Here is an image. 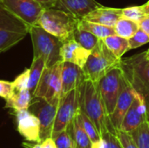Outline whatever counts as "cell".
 I'll use <instances>...</instances> for the list:
<instances>
[{"instance_id":"obj_1","label":"cell","mask_w":149,"mask_h":148,"mask_svg":"<svg viewBox=\"0 0 149 148\" xmlns=\"http://www.w3.org/2000/svg\"><path fill=\"white\" fill-rule=\"evenodd\" d=\"M79 108L95 125L102 138L108 131L114 132L101 97L99 82L86 80L79 86Z\"/></svg>"},{"instance_id":"obj_2","label":"cell","mask_w":149,"mask_h":148,"mask_svg":"<svg viewBox=\"0 0 149 148\" xmlns=\"http://www.w3.org/2000/svg\"><path fill=\"white\" fill-rule=\"evenodd\" d=\"M79 21L65 11L51 7L44 10L37 24L65 43L73 39V33Z\"/></svg>"},{"instance_id":"obj_3","label":"cell","mask_w":149,"mask_h":148,"mask_svg":"<svg viewBox=\"0 0 149 148\" xmlns=\"http://www.w3.org/2000/svg\"><path fill=\"white\" fill-rule=\"evenodd\" d=\"M121 59L118 58L100 39L97 45L91 51L83 71L86 80L99 82L110 70L120 65Z\"/></svg>"},{"instance_id":"obj_4","label":"cell","mask_w":149,"mask_h":148,"mask_svg":"<svg viewBox=\"0 0 149 148\" xmlns=\"http://www.w3.org/2000/svg\"><path fill=\"white\" fill-rule=\"evenodd\" d=\"M29 33L33 45V58H44L46 67H52L62 61L60 49L63 42L59 38L50 34L38 24L30 27Z\"/></svg>"},{"instance_id":"obj_5","label":"cell","mask_w":149,"mask_h":148,"mask_svg":"<svg viewBox=\"0 0 149 148\" xmlns=\"http://www.w3.org/2000/svg\"><path fill=\"white\" fill-rule=\"evenodd\" d=\"M29 30L30 26L0 3V53L20 42L29 33Z\"/></svg>"},{"instance_id":"obj_6","label":"cell","mask_w":149,"mask_h":148,"mask_svg":"<svg viewBox=\"0 0 149 148\" xmlns=\"http://www.w3.org/2000/svg\"><path fill=\"white\" fill-rule=\"evenodd\" d=\"M120 65L124 76L134 89L146 98L149 93V61L146 59L144 51L121 58Z\"/></svg>"},{"instance_id":"obj_7","label":"cell","mask_w":149,"mask_h":148,"mask_svg":"<svg viewBox=\"0 0 149 148\" xmlns=\"http://www.w3.org/2000/svg\"><path fill=\"white\" fill-rule=\"evenodd\" d=\"M123 70L121 68V65H119L110 70L99 81L101 97L105 104L109 119L114 111L116 102L121 90Z\"/></svg>"},{"instance_id":"obj_8","label":"cell","mask_w":149,"mask_h":148,"mask_svg":"<svg viewBox=\"0 0 149 148\" xmlns=\"http://www.w3.org/2000/svg\"><path fill=\"white\" fill-rule=\"evenodd\" d=\"M79 110V87L73 89L64 95L59 101L52 134L65 130L72 122Z\"/></svg>"},{"instance_id":"obj_9","label":"cell","mask_w":149,"mask_h":148,"mask_svg":"<svg viewBox=\"0 0 149 148\" xmlns=\"http://www.w3.org/2000/svg\"><path fill=\"white\" fill-rule=\"evenodd\" d=\"M58 104L36 98L31 103L29 111L38 117L40 123V143L48 138H52Z\"/></svg>"},{"instance_id":"obj_10","label":"cell","mask_w":149,"mask_h":148,"mask_svg":"<svg viewBox=\"0 0 149 148\" xmlns=\"http://www.w3.org/2000/svg\"><path fill=\"white\" fill-rule=\"evenodd\" d=\"M0 3L30 27L37 24L46 9L37 0H0Z\"/></svg>"},{"instance_id":"obj_11","label":"cell","mask_w":149,"mask_h":148,"mask_svg":"<svg viewBox=\"0 0 149 148\" xmlns=\"http://www.w3.org/2000/svg\"><path fill=\"white\" fill-rule=\"evenodd\" d=\"M148 120L146 98L136 90H134L133 102L127 112L120 130L133 133L145 121Z\"/></svg>"},{"instance_id":"obj_12","label":"cell","mask_w":149,"mask_h":148,"mask_svg":"<svg viewBox=\"0 0 149 148\" xmlns=\"http://www.w3.org/2000/svg\"><path fill=\"white\" fill-rule=\"evenodd\" d=\"M17 131L22 137L31 142L40 143V123L29 109L14 111Z\"/></svg>"},{"instance_id":"obj_13","label":"cell","mask_w":149,"mask_h":148,"mask_svg":"<svg viewBox=\"0 0 149 148\" xmlns=\"http://www.w3.org/2000/svg\"><path fill=\"white\" fill-rule=\"evenodd\" d=\"M134 87L124 76L123 73V80L122 86L119 95V98L116 102V106L113 114L110 116V122L114 131L120 130L124 117L128 111L134 99Z\"/></svg>"},{"instance_id":"obj_14","label":"cell","mask_w":149,"mask_h":148,"mask_svg":"<svg viewBox=\"0 0 149 148\" xmlns=\"http://www.w3.org/2000/svg\"><path fill=\"white\" fill-rule=\"evenodd\" d=\"M62 97L70 91L79 88L86 80L83 68L71 62L62 63Z\"/></svg>"},{"instance_id":"obj_15","label":"cell","mask_w":149,"mask_h":148,"mask_svg":"<svg viewBox=\"0 0 149 148\" xmlns=\"http://www.w3.org/2000/svg\"><path fill=\"white\" fill-rule=\"evenodd\" d=\"M100 6L101 4L96 0H57L54 7L80 20Z\"/></svg>"},{"instance_id":"obj_16","label":"cell","mask_w":149,"mask_h":148,"mask_svg":"<svg viewBox=\"0 0 149 148\" xmlns=\"http://www.w3.org/2000/svg\"><path fill=\"white\" fill-rule=\"evenodd\" d=\"M90 51L81 46L74 39L63 43L60 49V57L64 62H71L83 68L90 55Z\"/></svg>"},{"instance_id":"obj_17","label":"cell","mask_w":149,"mask_h":148,"mask_svg":"<svg viewBox=\"0 0 149 148\" xmlns=\"http://www.w3.org/2000/svg\"><path fill=\"white\" fill-rule=\"evenodd\" d=\"M121 17V9L100 6L88 13L83 19L113 28L117 21Z\"/></svg>"},{"instance_id":"obj_18","label":"cell","mask_w":149,"mask_h":148,"mask_svg":"<svg viewBox=\"0 0 149 148\" xmlns=\"http://www.w3.org/2000/svg\"><path fill=\"white\" fill-rule=\"evenodd\" d=\"M62 63L63 61H60L52 66V74L50 78L49 86L44 99L51 103L58 104L60 99L62 98Z\"/></svg>"},{"instance_id":"obj_19","label":"cell","mask_w":149,"mask_h":148,"mask_svg":"<svg viewBox=\"0 0 149 148\" xmlns=\"http://www.w3.org/2000/svg\"><path fill=\"white\" fill-rule=\"evenodd\" d=\"M5 101V108L13 109L14 111L29 109L32 101L31 92L28 89L15 91V92Z\"/></svg>"},{"instance_id":"obj_20","label":"cell","mask_w":149,"mask_h":148,"mask_svg":"<svg viewBox=\"0 0 149 148\" xmlns=\"http://www.w3.org/2000/svg\"><path fill=\"white\" fill-rule=\"evenodd\" d=\"M102 40L107 47L120 59H121L124 54L129 51L128 39L121 38L116 34L108 36Z\"/></svg>"},{"instance_id":"obj_21","label":"cell","mask_w":149,"mask_h":148,"mask_svg":"<svg viewBox=\"0 0 149 148\" xmlns=\"http://www.w3.org/2000/svg\"><path fill=\"white\" fill-rule=\"evenodd\" d=\"M71 129L77 148H92V141L83 128L78 113L71 123Z\"/></svg>"},{"instance_id":"obj_22","label":"cell","mask_w":149,"mask_h":148,"mask_svg":"<svg viewBox=\"0 0 149 148\" xmlns=\"http://www.w3.org/2000/svg\"><path fill=\"white\" fill-rule=\"evenodd\" d=\"M78 26L81 29H84L91 32L92 34H93L94 36H96L97 38L100 39H104L105 38H107L108 36L115 34L114 30L112 27L105 26V25L90 22V21H86L84 19H80L79 21Z\"/></svg>"},{"instance_id":"obj_23","label":"cell","mask_w":149,"mask_h":148,"mask_svg":"<svg viewBox=\"0 0 149 148\" xmlns=\"http://www.w3.org/2000/svg\"><path fill=\"white\" fill-rule=\"evenodd\" d=\"M139 29H140L139 23L125 18L123 17H121L117 21L116 24L113 27L116 35L127 39H129L131 37H133Z\"/></svg>"},{"instance_id":"obj_24","label":"cell","mask_w":149,"mask_h":148,"mask_svg":"<svg viewBox=\"0 0 149 148\" xmlns=\"http://www.w3.org/2000/svg\"><path fill=\"white\" fill-rule=\"evenodd\" d=\"M45 68H46V65H45V61L44 58H33L32 64L31 67L29 68L30 69V79H29L28 89L30 90L31 94L35 91L38 84V81Z\"/></svg>"},{"instance_id":"obj_25","label":"cell","mask_w":149,"mask_h":148,"mask_svg":"<svg viewBox=\"0 0 149 148\" xmlns=\"http://www.w3.org/2000/svg\"><path fill=\"white\" fill-rule=\"evenodd\" d=\"M73 39L81 46L91 51L97 45L100 38H97L91 32L77 26L73 33Z\"/></svg>"},{"instance_id":"obj_26","label":"cell","mask_w":149,"mask_h":148,"mask_svg":"<svg viewBox=\"0 0 149 148\" xmlns=\"http://www.w3.org/2000/svg\"><path fill=\"white\" fill-rule=\"evenodd\" d=\"M57 148H77L72 137L71 125L64 131L59 132L52 137Z\"/></svg>"},{"instance_id":"obj_27","label":"cell","mask_w":149,"mask_h":148,"mask_svg":"<svg viewBox=\"0 0 149 148\" xmlns=\"http://www.w3.org/2000/svg\"><path fill=\"white\" fill-rule=\"evenodd\" d=\"M78 117L80 120V123L83 126V128L85 129V131L86 132L87 135L89 136L92 143L98 141L99 140H100L102 137L100 136V133L98 132L95 125L92 122V120L88 118V116L79 108V112H78Z\"/></svg>"},{"instance_id":"obj_28","label":"cell","mask_w":149,"mask_h":148,"mask_svg":"<svg viewBox=\"0 0 149 148\" xmlns=\"http://www.w3.org/2000/svg\"><path fill=\"white\" fill-rule=\"evenodd\" d=\"M148 15L146 5H134L121 9V17L140 23Z\"/></svg>"},{"instance_id":"obj_29","label":"cell","mask_w":149,"mask_h":148,"mask_svg":"<svg viewBox=\"0 0 149 148\" xmlns=\"http://www.w3.org/2000/svg\"><path fill=\"white\" fill-rule=\"evenodd\" d=\"M139 148H149V120L132 133Z\"/></svg>"},{"instance_id":"obj_30","label":"cell","mask_w":149,"mask_h":148,"mask_svg":"<svg viewBox=\"0 0 149 148\" xmlns=\"http://www.w3.org/2000/svg\"><path fill=\"white\" fill-rule=\"evenodd\" d=\"M51 74H52V67H46L38 81V84L35 91L32 92L33 98L45 99V94L48 90Z\"/></svg>"},{"instance_id":"obj_31","label":"cell","mask_w":149,"mask_h":148,"mask_svg":"<svg viewBox=\"0 0 149 148\" xmlns=\"http://www.w3.org/2000/svg\"><path fill=\"white\" fill-rule=\"evenodd\" d=\"M114 133L121 146V148H139L132 133L122 130H116Z\"/></svg>"},{"instance_id":"obj_32","label":"cell","mask_w":149,"mask_h":148,"mask_svg":"<svg viewBox=\"0 0 149 148\" xmlns=\"http://www.w3.org/2000/svg\"><path fill=\"white\" fill-rule=\"evenodd\" d=\"M148 43H149V36L141 29H139L136 33L128 39L129 50L137 49Z\"/></svg>"},{"instance_id":"obj_33","label":"cell","mask_w":149,"mask_h":148,"mask_svg":"<svg viewBox=\"0 0 149 148\" xmlns=\"http://www.w3.org/2000/svg\"><path fill=\"white\" fill-rule=\"evenodd\" d=\"M29 79H30V69H25L12 82L15 91H21V90L28 89Z\"/></svg>"},{"instance_id":"obj_34","label":"cell","mask_w":149,"mask_h":148,"mask_svg":"<svg viewBox=\"0 0 149 148\" xmlns=\"http://www.w3.org/2000/svg\"><path fill=\"white\" fill-rule=\"evenodd\" d=\"M15 92V88L12 82L0 79V97L8 99Z\"/></svg>"},{"instance_id":"obj_35","label":"cell","mask_w":149,"mask_h":148,"mask_svg":"<svg viewBox=\"0 0 149 148\" xmlns=\"http://www.w3.org/2000/svg\"><path fill=\"white\" fill-rule=\"evenodd\" d=\"M103 138L106 140V148H121V146L113 131H108Z\"/></svg>"},{"instance_id":"obj_36","label":"cell","mask_w":149,"mask_h":148,"mask_svg":"<svg viewBox=\"0 0 149 148\" xmlns=\"http://www.w3.org/2000/svg\"><path fill=\"white\" fill-rule=\"evenodd\" d=\"M140 29L145 31L149 36V14H148L140 23Z\"/></svg>"},{"instance_id":"obj_37","label":"cell","mask_w":149,"mask_h":148,"mask_svg":"<svg viewBox=\"0 0 149 148\" xmlns=\"http://www.w3.org/2000/svg\"><path fill=\"white\" fill-rule=\"evenodd\" d=\"M39 144H40V147L41 148H57L52 138H48Z\"/></svg>"},{"instance_id":"obj_38","label":"cell","mask_w":149,"mask_h":148,"mask_svg":"<svg viewBox=\"0 0 149 148\" xmlns=\"http://www.w3.org/2000/svg\"><path fill=\"white\" fill-rule=\"evenodd\" d=\"M38 2H39L42 5H44L45 8H51V7H54L57 0H37Z\"/></svg>"},{"instance_id":"obj_39","label":"cell","mask_w":149,"mask_h":148,"mask_svg":"<svg viewBox=\"0 0 149 148\" xmlns=\"http://www.w3.org/2000/svg\"><path fill=\"white\" fill-rule=\"evenodd\" d=\"M92 148H106V140L104 138H101L96 142L92 143Z\"/></svg>"},{"instance_id":"obj_40","label":"cell","mask_w":149,"mask_h":148,"mask_svg":"<svg viewBox=\"0 0 149 148\" xmlns=\"http://www.w3.org/2000/svg\"><path fill=\"white\" fill-rule=\"evenodd\" d=\"M146 101H147V106H148V120H149V93L146 97Z\"/></svg>"},{"instance_id":"obj_41","label":"cell","mask_w":149,"mask_h":148,"mask_svg":"<svg viewBox=\"0 0 149 148\" xmlns=\"http://www.w3.org/2000/svg\"><path fill=\"white\" fill-rule=\"evenodd\" d=\"M144 55H145V58H146V59L149 61V49L148 51H144Z\"/></svg>"},{"instance_id":"obj_42","label":"cell","mask_w":149,"mask_h":148,"mask_svg":"<svg viewBox=\"0 0 149 148\" xmlns=\"http://www.w3.org/2000/svg\"><path fill=\"white\" fill-rule=\"evenodd\" d=\"M31 148H41L40 147V144H39V143H37L36 145H33V146L31 147Z\"/></svg>"},{"instance_id":"obj_43","label":"cell","mask_w":149,"mask_h":148,"mask_svg":"<svg viewBox=\"0 0 149 148\" xmlns=\"http://www.w3.org/2000/svg\"><path fill=\"white\" fill-rule=\"evenodd\" d=\"M145 5H146V10H147V12H148V14H149V4L145 3Z\"/></svg>"},{"instance_id":"obj_44","label":"cell","mask_w":149,"mask_h":148,"mask_svg":"<svg viewBox=\"0 0 149 148\" xmlns=\"http://www.w3.org/2000/svg\"><path fill=\"white\" fill-rule=\"evenodd\" d=\"M147 3H149V0H148V2H147Z\"/></svg>"},{"instance_id":"obj_45","label":"cell","mask_w":149,"mask_h":148,"mask_svg":"<svg viewBox=\"0 0 149 148\" xmlns=\"http://www.w3.org/2000/svg\"><path fill=\"white\" fill-rule=\"evenodd\" d=\"M147 3V4H149V3Z\"/></svg>"}]
</instances>
